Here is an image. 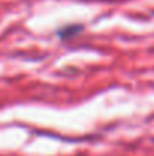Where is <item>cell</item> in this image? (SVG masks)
<instances>
[{"mask_svg":"<svg viewBox=\"0 0 154 156\" xmlns=\"http://www.w3.org/2000/svg\"><path fill=\"white\" fill-rule=\"evenodd\" d=\"M82 27L77 24V26H73V27H67V29H63V30H60V37H63V38H67L68 37V34H74V32H79Z\"/></svg>","mask_w":154,"mask_h":156,"instance_id":"obj_1","label":"cell"}]
</instances>
